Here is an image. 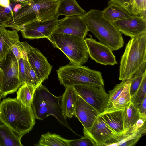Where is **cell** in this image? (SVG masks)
Here are the masks:
<instances>
[{
	"mask_svg": "<svg viewBox=\"0 0 146 146\" xmlns=\"http://www.w3.org/2000/svg\"><path fill=\"white\" fill-rule=\"evenodd\" d=\"M0 121L23 136L32 129L35 118L32 106L26 107L16 98H9L0 103Z\"/></svg>",
	"mask_w": 146,
	"mask_h": 146,
	"instance_id": "obj_1",
	"label": "cell"
},
{
	"mask_svg": "<svg viewBox=\"0 0 146 146\" xmlns=\"http://www.w3.org/2000/svg\"><path fill=\"white\" fill-rule=\"evenodd\" d=\"M90 31L112 51L122 48L124 42L121 33L104 16L102 11L91 9L80 16Z\"/></svg>",
	"mask_w": 146,
	"mask_h": 146,
	"instance_id": "obj_2",
	"label": "cell"
},
{
	"mask_svg": "<svg viewBox=\"0 0 146 146\" xmlns=\"http://www.w3.org/2000/svg\"><path fill=\"white\" fill-rule=\"evenodd\" d=\"M58 0H29L6 22L5 27L20 31L23 26L36 21L51 19L56 15Z\"/></svg>",
	"mask_w": 146,
	"mask_h": 146,
	"instance_id": "obj_3",
	"label": "cell"
},
{
	"mask_svg": "<svg viewBox=\"0 0 146 146\" xmlns=\"http://www.w3.org/2000/svg\"><path fill=\"white\" fill-rule=\"evenodd\" d=\"M62 96H56L51 93L45 86L40 84L34 93L32 108L35 118L43 120L52 115L59 122L73 131L64 116L61 108Z\"/></svg>",
	"mask_w": 146,
	"mask_h": 146,
	"instance_id": "obj_4",
	"label": "cell"
},
{
	"mask_svg": "<svg viewBox=\"0 0 146 146\" xmlns=\"http://www.w3.org/2000/svg\"><path fill=\"white\" fill-rule=\"evenodd\" d=\"M146 65V33L131 38L126 44L120 62L119 79H130Z\"/></svg>",
	"mask_w": 146,
	"mask_h": 146,
	"instance_id": "obj_5",
	"label": "cell"
},
{
	"mask_svg": "<svg viewBox=\"0 0 146 146\" xmlns=\"http://www.w3.org/2000/svg\"><path fill=\"white\" fill-rule=\"evenodd\" d=\"M56 72L61 84L65 87L78 85L104 86L100 72L82 65L70 63L60 66Z\"/></svg>",
	"mask_w": 146,
	"mask_h": 146,
	"instance_id": "obj_6",
	"label": "cell"
},
{
	"mask_svg": "<svg viewBox=\"0 0 146 146\" xmlns=\"http://www.w3.org/2000/svg\"><path fill=\"white\" fill-rule=\"evenodd\" d=\"M47 38L54 48L61 50L73 64L83 65L89 55L84 38L63 34L53 33Z\"/></svg>",
	"mask_w": 146,
	"mask_h": 146,
	"instance_id": "obj_7",
	"label": "cell"
},
{
	"mask_svg": "<svg viewBox=\"0 0 146 146\" xmlns=\"http://www.w3.org/2000/svg\"><path fill=\"white\" fill-rule=\"evenodd\" d=\"M0 66L3 72L1 90L4 98L16 92L22 85L19 78L18 62L11 49Z\"/></svg>",
	"mask_w": 146,
	"mask_h": 146,
	"instance_id": "obj_8",
	"label": "cell"
},
{
	"mask_svg": "<svg viewBox=\"0 0 146 146\" xmlns=\"http://www.w3.org/2000/svg\"><path fill=\"white\" fill-rule=\"evenodd\" d=\"M72 87L77 94L100 114L106 110L109 96L106 92L104 85H78Z\"/></svg>",
	"mask_w": 146,
	"mask_h": 146,
	"instance_id": "obj_9",
	"label": "cell"
},
{
	"mask_svg": "<svg viewBox=\"0 0 146 146\" xmlns=\"http://www.w3.org/2000/svg\"><path fill=\"white\" fill-rule=\"evenodd\" d=\"M84 136L89 138L94 146H109L119 141L117 135L99 115L89 131L83 129Z\"/></svg>",
	"mask_w": 146,
	"mask_h": 146,
	"instance_id": "obj_10",
	"label": "cell"
},
{
	"mask_svg": "<svg viewBox=\"0 0 146 146\" xmlns=\"http://www.w3.org/2000/svg\"><path fill=\"white\" fill-rule=\"evenodd\" d=\"M56 15L44 21H36L24 25L20 30L22 36L29 39L47 38L53 33L58 21Z\"/></svg>",
	"mask_w": 146,
	"mask_h": 146,
	"instance_id": "obj_11",
	"label": "cell"
},
{
	"mask_svg": "<svg viewBox=\"0 0 146 146\" xmlns=\"http://www.w3.org/2000/svg\"><path fill=\"white\" fill-rule=\"evenodd\" d=\"M88 31L87 26L80 16L65 17L58 20L53 33L65 34L85 38Z\"/></svg>",
	"mask_w": 146,
	"mask_h": 146,
	"instance_id": "obj_12",
	"label": "cell"
},
{
	"mask_svg": "<svg viewBox=\"0 0 146 146\" xmlns=\"http://www.w3.org/2000/svg\"><path fill=\"white\" fill-rule=\"evenodd\" d=\"M85 41L88 55L92 59L105 65L117 64L115 56L108 47L92 38H86Z\"/></svg>",
	"mask_w": 146,
	"mask_h": 146,
	"instance_id": "obj_13",
	"label": "cell"
},
{
	"mask_svg": "<svg viewBox=\"0 0 146 146\" xmlns=\"http://www.w3.org/2000/svg\"><path fill=\"white\" fill-rule=\"evenodd\" d=\"M112 23L121 33L131 38L146 33V19L141 17L132 15Z\"/></svg>",
	"mask_w": 146,
	"mask_h": 146,
	"instance_id": "obj_14",
	"label": "cell"
},
{
	"mask_svg": "<svg viewBox=\"0 0 146 146\" xmlns=\"http://www.w3.org/2000/svg\"><path fill=\"white\" fill-rule=\"evenodd\" d=\"M27 58L30 64L42 83L48 78L51 72L52 66L40 51L32 46Z\"/></svg>",
	"mask_w": 146,
	"mask_h": 146,
	"instance_id": "obj_15",
	"label": "cell"
},
{
	"mask_svg": "<svg viewBox=\"0 0 146 146\" xmlns=\"http://www.w3.org/2000/svg\"><path fill=\"white\" fill-rule=\"evenodd\" d=\"M100 114L93 106L77 94L74 116L80 121L84 129L89 131Z\"/></svg>",
	"mask_w": 146,
	"mask_h": 146,
	"instance_id": "obj_16",
	"label": "cell"
},
{
	"mask_svg": "<svg viewBox=\"0 0 146 146\" xmlns=\"http://www.w3.org/2000/svg\"><path fill=\"white\" fill-rule=\"evenodd\" d=\"M124 111V109L106 111L99 115L115 133L119 135L125 133Z\"/></svg>",
	"mask_w": 146,
	"mask_h": 146,
	"instance_id": "obj_17",
	"label": "cell"
},
{
	"mask_svg": "<svg viewBox=\"0 0 146 146\" xmlns=\"http://www.w3.org/2000/svg\"><path fill=\"white\" fill-rule=\"evenodd\" d=\"M17 29L7 30L5 27H0V63L6 58L11 47L19 40Z\"/></svg>",
	"mask_w": 146,
	"mask_h": 146,
	"instance_id": "obj_18",
	"label": "cell"
},
{
	"mask_svg": "<svg viewBox=\"0 0 146 146\" xmlns=\"http://www.w3.org/2000/svg\"><path fill=\"white\" fill-rule=\"evenodd\" d=\"M62 95L61 106L65 118H71L74 116L77 94L72 86L66 87Z\"/></svg>",
	"mask_w": 146,
	"mask_h": 146,
	"instance_id": "obj_19",
	"label": "cell"
},
{
	"mask_svg": "<svg viewBox=\"0 0 146 146\" xmlns=\"http://www.w3.org/2000/svg\"><path fill=\"white\" fill-rule=\"evenodd\" d=\"M86 12L79 5L76 0H58L56 15L66 17L80 16Z\"/></svg>",
	"mask_w": 146,
	"mask_h": 146,
	"instance_id": "obj_20",
	"label": "cell"
},
{
	"mask_svg": "<svg viewBox=\"0 0 146 146\" xmlns=\"http://www.w3.org/2000/svg\"><path fill=\"white\" fill-rule=\"evenodd\" d=\"M102 11L105 17L111 23L132 15L124 7L110 1H108V6Z\"/></svg>",
	"mask_w": 146,
	"mask_h": 146,
	"instance_id": "obj_21",
	"label": "cell"
},
{
	"mask_svg": "<svg viewBox=\"0 0 146 146\" xmlns=\"http://www.w3.org/2000/svg\"><path fill=\"white\" fill-rule=\"evenodd\" d=\"M23 136L5 124L0 125V146H22Z\"/></svg>",
	"mask_w": 146,
	"mask_h": 146,
	"instance_id": "obj_22",
	"label": "cell"
},
{
	"mask_svg": "<svg viewBox=\"0 0 146 146\" xmlns=\"http://www.w3.org/2000/svg\"><path fill=\"white\" fill-rule=\"evenodd\" d=\"M130 79L127 82L122 92L113 102L106 111H110L124 109L131 102L130 92Z\"/></svg>",
	"mask_w": 146,
	"mask_h": 146,
	"instance_id": "obj_23",
	"label": "cell"
},
{
	"mask_svg": "<svg viewBox=\"0 0 146 146\" xmlns=\"http://www.w3.org/2000/svg\"><path fill=\"white\" fill-rule=\"evenodd\" d=\"M70 140H67L60 135L49 132L42 135L37 146H69Z\"/></svg>",
	"mask_w": 146,
	"mask_h": 146,
	"instance_id": "obj_24",
	"label": "cell"
},
{
	"mask_svg": "<svg viewBox=\"0 0 146 146\" xmlns=\"http://www.w3.org/2000/svg\"><path fill=\"white\" fill-rule=\"evenodd\" d=\"M37 87L27 84L22 85L17 90L16 98L25 106L31 107L34 94Z\"/></svg>",
	"mask_w": 146,
	"mask_h": 146,
	"instance_id": "obj_25",
	"label": "cell"
},
{
	"mask_svg": "<svg viewBox=\"0 0 146 146\" xmlns=\"http://www.w3.org/2000/svg\"><path fill=\"white\" fill-rule=\"evenodd\" d=\"M140 118L138 109L131 102L124 108V124L125 132L133 126Z\"/></svg>",
	"mask_w": 146,
	"mask_h": 146,
	"instance_id": "obj_26",
	"label": "cell"
},
{
	"mask_svg": "<svg viewBox=\"0 0 146 146\" xmlns=\"http://www.w3.org/2000/svg\"><path fill=\"white\" fill-rule=\"evenodd\" d=\"M24 2L10 3L7 7L0 5V27H5L6 22L22 7Z\"/></svg>",
	"mask_w": 146,
	"mask_h": 146,
	"instance_id": "obj_27",
	"label": "cell"
},
{
	"mask_svg": "<svg viewBox=\"0 0 146 146\" xmlns=\"http://www.w3.org/2000/svg\"><path fill=\"white\" fill-rule=\"evenodd\" d=\"M146 132L145 124L134 133L121 139L118 142L113 143L110 146H134Z\"/></svg>",
	"mask_w": 146,
	"mask_h": 146,
	"instance_id": "obj_28",
	"label": "cell"
},
{
	"mask_svg": "<svg viewBox=\"0 0 146 146\" xmlns=\"http://www.w3.org/2000/svg\"><path fill=\"white\" fill-rule=\"evenodd\" d=\"M18 66L19 78L22 85L27 84L33 86L30 73L31 65L28 59L21 58Z\"/></svg>",
	"mask_w": 146,
	"mask_h": 146,
	"instance_id": "obj_29",
	"label": "cell"
},
{
	"mask_svg": "<svg viewBox=\"0 0 146 146\" xmlns=\"http://www.w3.org/2000/svg\"><path fill=\"white\" fill-rule=\"evenodd\" d=\"M31 47L27 42H21L19 40L14 44L10 49L19 62L21 57L28 59L27 55Z\"/></svg>",
	"mask_w": 146,
	"mask_h": 146,
	"instance_id": "obj_30",
	"label": "cell"
},
{
	"mask_svg": "<svg viewBox=\"0 0 146 146\" xmlns=\"http://www.w3.org/2000/svg\"><path fill=\"white\" fill-rule=\"evenodd\" d=\"M146 96V72H145L141 84L136 92L131 96V102L137 109Z\"/></svg>",
	"mask_w": 146,
	"mask_h": 146,
	"instance_id": "obj_31",
	"label": "cell"
},
{
	"mask_svg": "<svg viewBox=\"0 0 146 146\" xmlns=\"http://www.w3.org/2000/svg\"><path fill=\"white\" fill-rule=\"evenodd\" d=\"M145 72L146 65L138 70L130 78L131 79L130 92L131 96L134 94L139 88Z\"/></svg>",
	"mask_w": 146,
	"mask_h": 146,
	"instance_id": "obj_32",
	"label": "cell"
},
{
	"mask_svg": "<svg viewBox=\"0 0 146 146\" xmlns=\"http://www.w3.org/2000/svg\"><path fill=\"white\" fill-rule=\"evenodd\" d=\"M131 13L146 19V0H133Z\"/></svg>",
	"mask_w": 146,
	"mask_h": 146,
	"instance_id": "obj_33",
	"label": "cell"
},
{
	"mask_svg": "<svg viewBox=\"0 0 146 146\" xmlns=\"http://www.w3.org/2000/svg\"><path fill=\"white\" fill-rule=\"evenodd\" d=\"M128 80H122L120 83L117 84L113 90L109 91V100L107 109L122 92Z\"/></svg>",
	"mask_w": 146,
	"mask_h": 146,
	"instance_id": "obj_34",
	"label": "cell"
},
{
	"mask_svg": "<svg viewBox=\"0 0 146 146\" xmlns=\"http://www.w3.org/2000/svg\"><path fill=\"white\" fill-rule=\"evenodd\" d=\"M146 117H140L136 123L122 135V139L136 131L146 124Z\"/></svg>",
	"mask_w": 146,
	"mask_h": 146,
	"instance_id": "obj_35",
	"label": "cell"
},
{
	"mask_svg": "<svg viewBox=\"0 0 146 146\" xmlns=\"http://www.w3.org/2000/svg\"><path fill=\"white\" fill-rule=\"evenodd\" d=\"M69 146H94V145L89 138L84 136L78 139L70 140Z\"/></svg>",
	"mask_w": 146,
	"mask_h": 146,
	"instance_id": "obj_36",
	"label": "cell"
},
{
	"mask_svg": "<svg viewBox=\"0 0 146 146\" xmlns=\"http://www.w3.org/2000/svg\"><path fill=\"white\" fill-rule=\"evenodd\" d=\"M110 1L124 7L131 13L133 0H110Z\"/></svg>",
	"mask_w": 146,
	"mask_h": 146,
	"instance_id": "obj_37",
	"label": "cell"
},
{
	"mask_svg": "<svg viewBox=\"0 0 146 146\" xmlns=\"http://www.w3.org/2000/svg\"><path fill=\"white\" fill-rule=\"evenodd\" d=\"M138 109L140 117H146V96L144 97Z\"/></svg>",
	"mask_w": 146,
	"mask_h": 146,
	"instance_id": "obj_38",
	"label": "cell"
},
{
	"mask_svg": "<svg viewBox=\"0 0 146 146\" xmlns=\"http://www.w3.org/2000/svg\"><path fill=\"white\" fill-rule=\"evenodd\" d=\"M10 5L9 0H0V5L4 7H7Z\"/></svg>",
	"mask_w": 146,
	"mask_h": 146,
	"instance_id": "obj_39",
	"label": "cell"
},
{
	"mask_svg": "<svg viewBox=\"0 0 146 146\" xmlns=\"http://www.w3.org/2000/svg\"><path fill=\"white\" fill-rule=\"evenodd\" d=\"M3 74V70L1 68L0 66V100L2 98V94L1 92V81L2 76Z\"/></svg>",
	"mask_w": 146,
	"mask_h": 146,
	"instance_id": "obj_40",
	"label": "cell"
},
{
	"mask_svg": "<svg viewBox=\"0 0 146 146\" xmlns=\"http://www.w3.org/2000/svg\"><path fill=\"white\" fill-rule=\"evenodd\" d=\"M29 0H9L10 3L16 2H23Z\"/></svg>",
	"mask_w": 146,
	"mask_h": 146,
	"instance_id": "obj_41",
	"label": "cell"
},
{
	"mask_svg": "<svg viewBox=\"0 0 146 146\" xmlns=\"http://www.w3.org/2000/svg\"></svg>",
	"mask_w": 146,
	"mask_h": 146,
	"instance_id": "obj_42",
	"label": "cell"
}]
</instances>
